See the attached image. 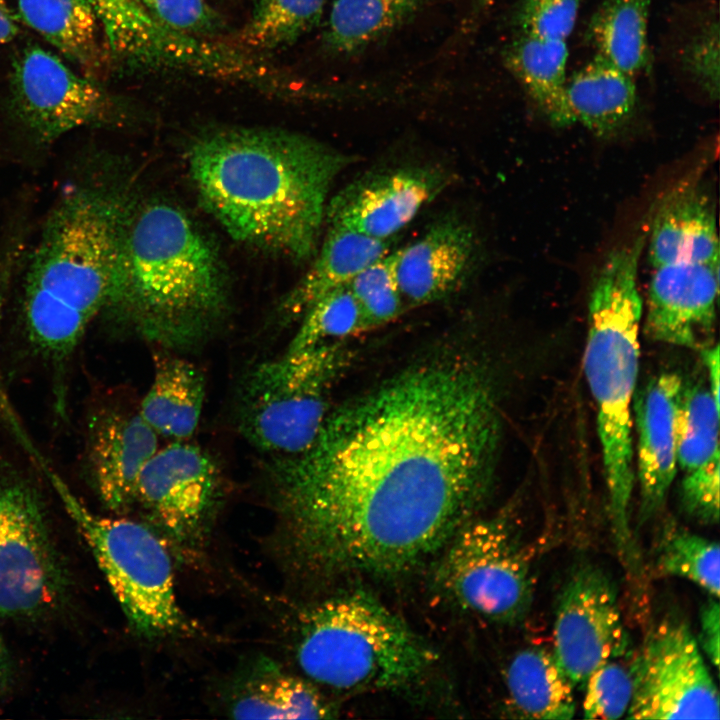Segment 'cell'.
<instances>
[{
  "mask_svg": "<svg viewBox=\"0 0 720 720\" xmlns=\"http://www.w3.org/2000/svg\"><path fill=\"white\" fill-rule=\"evenodd\" d=\"M493 387L478 367L411 368L329 413L269 478L298 567L394 576L442 549L491 492L501 442Z\"/></svg>",
  "mask_w": 720,
  "mask_h": 720,
  "instance_id": "1",
  "label": "cell"
},
{
  "mask_svg": "<svg viewBox=\"0 0 720 720\" xmlns=\"http://www.w3.org/2000/svg\"><path fill=\"white\" fill-rule=\"evenodd\" d=\"M352 161L312 137L273 128L210 130L189 151L201 202L226 232L296 261L316 254L329 191Z\"/></svg>",
  "mask_w": 720,
  "mask_h": 720,
  "instance_id": "2",
  "label": "cell"
},
{
  "mask_svg": "<svg viewBox=\"0 0 720 720\" xmlns=\"http://www.w3.org/2000/svg\"><path fill=\"white\" fill-rule=\"evenodd\" d=\"M128 208L95 180L69 185L45 220L24 281L27 337L45 358L66 360L106 308Z\"/></svg>",
  "mask_w": 720,
  "mask_h": 720,
  "instance_id": "3",
  "label": "cell"
},
{
  "mask_svg": "<svg viewBox=\"0 0 720 720\" xmlns=\"http://www.w3.org/2000/svg\"><path fill=\"white\" fill-rule=\"evenodd\" d=\"M226 307L218 257L184 212L166 203L128 211L106 308L175 350L208 336Z\"/></svg>",
  "mask_w": 720,
  "mask_h": 720,
  "instance_id": "4",
  "label": "cell"
},
{
  "mask_svg": "<svg viewBox=\"0 0 720 720\" xmlns=\"http://www.w3.org/2000/svg\"><path fill=\"white\" fill-rule=\"evenodd\" d=\"M645 234L613 249L593 283L583 369L597 409L611 530L625 569L641 563L630 527L634 486L632 401L639 369L643 311L637 272Z\"/></svg>",
  "mask_w": 720,
  "mask_h": 720,
  "instance_id": "5",
  "label": "cell"
},
{
  "mask_svg": "<svg viewBox=\"0 0 720 720\" xmlns=\"http://www.w3.org/2000/svg\"><path fill=\"white\" fill-rule=\"evenodd\" d=\"M435 658L405 623L361 592L329 598L301 615L297 662L309 678L334 689L402 688Z\"/></svg>",
  "mask_w": 720,
  "mask_h": 720,
  "instance_id": "6",
  "label": "cell"
},
{
  "mask_svg": "<svg viewBox=\"0 0 720 720\" xmlns=\"http://www.w3.org/2000/svg\"><path fill=\"white\" fill-rule=\"evenodd\" d=\"M49 476L130 626L148 638L193 632L177 600L170 555L158 535L140 522L93 513L57 475Z\"/></svg>",
  "mask_w": 720,
  "mask_h": 720,
  "instance_id": "7",
  "label": "cell"
},
{
  "mask_svg": "<svg viewBox=\"0 0 720 720\" xmlns=\"http://www.w3.org/2000/svg\"><path fill=\"white\" fill-rule=\"evenodd\" d=\"M338 343L288 350L245 376L237 422L249 443L275 456H294L314 442L329 415L331 386L344 365Z\"/></svg>",
  "mask_w": 720,
  "mask_h": 720,
  "instance_id": "8",
  "label": "cell"
},
{
  "mask_svg": "<svg viewBox=\"0 0 720 720\" xmlns=\"http://www.w3.org/2000/svg\"><path fill=\"white\" fill-rule=\"evenodd\" d=\"M443 548L435 583L451 602L496 622L526 616L535 589L533 550L511 518H472Z\"/></svg>",
  "mask_w": 720,
  "mask_h": 720,
  "instance_id": "9",
  "label": "cell"
},
{
  "mask_svg": "<svg viewBox=\"0 0 720 720\" xmlns=\"http://www.w3.org/2000/svg\"><path fill=\"white\" fill-rule=\"evenodd\" d=\"M629 672L633 693L627 718H719L717 687L684 621L667 618L654 626Z\"/></svg>",
  "mask_w": 720,
  "mask_h": 720,
  "instance_id": "10",
  "label": "cell"
},
{
  "mask_svg": "<svg viewBox=\"0 0 720 720\" xmlns=\"http://www.w3.org/2000/svg\"><path fill=\"white\" fill-rule=\"evenodd\" d=\"M11 92L18 118L43 144L77 128L106 124L114 116L113 102L93 79L36 44L14 59Z\"/></svg>",
  "mask_w": 720,
  "mask_h": 720,
  "instance_id": "11",
  "label": "cell"
},
{
  "mask_svg": "<svg viewBox=\"0 0 720 720\" xmlns=\"http://www.w3.org/2000/svg\"><path fill=\"white\" fill-rule=\"evenodd\" d=\"M219 491L220 473L212 456L198 445L172 441L145 464L135 502L175 546L189 548L202 540Z\"/></svg>",
  "mask_w": 720,
  "mask_h": 720,
  "instance_id": "12",
  "label": "cell"
},
{
  "mask_svg": "<svg viewBox=\"0 0 720 720\" xmlns=\"http://www.w3.org/2000/svg\"><path fill=\"white\" fill-rule=\"evenodd\" d=\"M553 641L554 657L574 686L622 653L618 592L600 566L583 562L569 573L557 601Z\"/></svg>",
  "mask_w": 720,
  "mask_h": 720,
  "instance_id": "13",
  "label": "cell"
},
{
  "mask_svg": "<svg viewBox=\"0 0 720 720\" xmlns=\"http://www.w3.org/2000/svg\"><path fill=\"white\" fill-rule=\"evenodd\" d=\"M447 184L439 170L398 167L368 172L328 200L325 224L391 240Z\"/></svg>",
  "mask_w": 720,
  "mask_h": 720,
  "instance_id": "14",
  "label": "cell"
},
{
  "mask_svg": "<svg viewBox=\"0 0 720 720\" xmlns=\"http://www.w3.org/2000/svg\"><path fill=\"white\" fill-rule=\"evenodd\" d=\"M64 578L33 491L0 522V618L49 608Z\"/></svg>",
  "mask_w": 720,
  "mask_h": 720,
  "instance_id": "15",
  "label": "cell"
},
{
  "mask_svg": "<svg viewBox=\"0 0 720 720\" xmlns=\"http://www.w3.org/2000/svg\"><path fill=\"white\" fill-rule=\"evenodd\" d=\"M644 330L658 342L703 349L711 345L719 266L676 262L653 267Z\"/></svg>",
  "mask_w": 720,
  "mask_h": 720,
  "instance_id": "16",
  "label": "cell"
},
{
  "mask_svg": "<svg viewBox=\"0 0 720 720\" xmlns=\"http://www.w3.org/2000/svg\"><path fill=\"white\" fill-rule=\"evenodd\" d=\"M683 385L677 373L662 372L634 392L639 525L662 509L676 475V413Z\"/></svg>",
  "mask_w": 720,
  "mask_h": 720,
  "instance_id": "17",
  "label": "cell"
},
{
  "mask_svg": "<svg viewBox=\"0 0 720 720\" xmlns=\"http://www.w3.org/2000/svg\"><path fill=\"white\" fill-rule=\"evenodd\" d=\"M478 241L472 226L456 216L433 223L397 249L396 275L406 307L442 300L461 288L474 270Z\"/></svg>",
  "mask_w": 720,
  "mask_h": 720,
  "instance_id": "18",
  "label": "cell"
},
{
  "mask_svg": "<svg viewBox=\"0 0 720 720\" xmlns=\"http://www.w3.org/2000/svg\"><path fill=\"white\" fill-rule=\"evenodd\" d=\"M158 435L139 412L109 411L90 433L89 462L98 494L116 512L135 503L138 478L158 448Z\"/></svg>",
  "mask_w": 720,
  "mask_h": 720,
  "instance_id": "19",
  "label": "cell"
},
{
  "mask_svg": "<svg viewBox=\"0 0 720 720\" xmlns=\"http://www.w3.org/2000/svg\"><path fill=\"white\" fill-rule=\"evenodd\" d=\"M712 198L696 177L681 181L658 203L649 230L652 267L693 262L719 266V238Z\"/></svg>",
  "mask_w": 720,
  "mask_h": 720,
  "instance_id": "20",
  "label": "cell"
},
{
  "mask_svg": "<svg viewBox=\"0 0 720 720\" xmlns=\"http://www.w3.org/2000/svg\"><path fill=\"white\" fill-rule=\"evenodd\" d=\"M393 239L375 240L340 226L327 225L313 263L280 304L287 322L299 321L321 297L348 283L365 266L388 253Z\"/></svg>",
  "mask_w": 720,
  "mask_h": 720,
  "instance_id": "21",
  "label": "cell"
},
{
  "mask_svg": "<svg viewBox=\"0 0 720 720\" xmlns=\"http://www.w3.org/2000/svg\"><path fill=\"white\" fill-rule=\"evenodd\" d=\"M205 387L204 375L192 362L157 353L153 379L138 412L158 436L187 441L199 424Z\"/></svg>",
  "mask_w": 720,
  "mask_h": 720,
  "instance_id": "22",
  "label": "cell"
},
{
  "mask_svg": "<svg viewBox=\"0 0 720 720\" xmlns=\"http://www.w3.org/2000/svg\"><path fill=\"white\" fill-rule=\"evenodd\" d=\"M566 100L572 124L579 123L599 136L612 135L634 113V77L595 55L567 79Z\"/></svg>",
  "mask_w": 720,
  "mask_h": 720,
  "instance_id": "23",
  "label": "cell"
},
{
  "mask_svg": "<svg viewBox=\"0 0 720 720\" xmlns=\"http://www.w3.org/2000/svg\"><path fill=\"white\" fill-rule=\"evenodd\" d=\"M504 59L509 71L552 125H572L566 100V40L521 33L506 48Z\"/></svg>",
  "mask_w": 720,
  "mask_h": 720,
  "instance_id": "24",
  "label": "cell"
},
{
  "mask_svg": "<svg viewBox=\"0 0 720 720\" xmlns=\"http://www.w3.org/2000/svg\"><path fill=\"white\" fill-rule=\"evenodd\" d=\"M230 712L237 719H327L335 709L311 683L264 661L241 684Z\"/></svg>",
  "mask_w": 720,
  "mask_h": 720,
  "instance_id": "25",
  "label": "cell"
},
{
  "mask_svg": "<svg viewBox=\"0 0 720 720\" xmlns=\"http://www.w3.org/2000/svg\"><path fill=\"white\" fill-rule=\"evenodd\" d=\"M18 15L83 75L94 80L103 55L99 22L89 0H18Z\"/></svg>",
  "mask_w": 720,
  "mask_h": 720,
  "instance_id": "26",
  "label": "cell"
},
{
  "mask_svg": "<svg viewBox=\"0 0 720 720\" xmlns=\"http://www.w3.org/2000/svg\"><path fill=\"white\" fill-rule=\"evenodd\" d=\"M505 684L509 705L520 717H574V685L553 652L539 647L518 651L506 669Z\"/></svg>",
  "mask_w": 720,
  "mask_h": 720,
  "instance_id": "27",
  "label": "cell"
},
{
  "mask_svg": "<svg viewBox=\"0 0 720 720\" xmlns=\"http://www.w3.org/2000/svg\"><path fill=\"white\" fill-rule=\"evenodd\" d=\"M650 5L651 0H603L588 23L587 39L596 55L634 78L651 64Z\"/></svg>",
  "mask_w": 720,
  "mask_h": 720,
  "instance_id": "28",
  "label": "cell"
},
{
  "mask_svg": "<svg viewBox=\"0 0 720 720\" xmlns=\"http://www.w3.org/2000/svg\"><path fill=\"white\" fill-rule=\"evenodd\" d=\"M420 0H334L325 41L340 53L359 51L410 16Z\"/></svg>",
  "mask_w": 720,
  "mask_h": 720,
  "instance_id": "29",
  "label": "cell"
},
{
  "mask_svg": "<svg viewBox=\"0 0 720 720\" xmlns=\"http://www.w3.org/2000/svg\"><path fill=\"white\" fill-rule=\"evenodd\" d=\"M719 408L708 387L684 386L676 413V457L683 473L720 462Z\"/></svg>",
  "mask_w": 720,
  "mask_h": 720,
  "instance_id": "30",
  "label": "cell"
},
{
  "mask_svg": "<svg viewBox=\"0 0 720 720\" xmlns=\"http://www.w3.org/2000/svg\"><path fill=\"white\" fill-rule=\"evenodd\" d=\"M324 4L325 0H258L240 40L261 50L291 45L319 22Z\"/></svg>",
  "mask_w": 720,
  "mask_h": 720,
  "instance_id": "31",
  "label": "cell"
},
{
  "mask_svg": "<svg viewBox=\"0 0 720 720\" xmlns=\"http://www.w3.org/2000/svg\"><path fill=\"white\" fill-rule=\"evenodd\" d=\"M719 553L717 542L670 525L659 541L655 566L659 573L685 578L718 598Z\"/></svg>",
  "mask_w": 720,
  "mask_h": 720,
  "instance_id": "32",
  "label": "cell"
},
{
  "mask_svg": "<svg viewBox=\"0 0 720 720\" xmlns=\"http://www.w3.org/2000/svg\"><path fill=\"white\" fill-rule=\"evenodd\" d=\"M299 321L288 350L337 343L363 329L359 305L347 283L321 297Z\"/></svg>",
  "mask_w": 720,
  "mask_h": 720,
  "instance_id": "33",
  "label": "cell"
},
{
  "mask_svg": "<svg viewBox=\"0 0 720 720\" xmlns=\"http://www.w3.org/2000/svg\"><path fill=\"white\" fill-rule=\"evenodd\" d=\"M396 262L397 249L390 250L347 283L359 305L363 329L393 320L406 307L397 282Z\"/></svg>",
  "mask_w": 720,
  "mask_h": 720,
  "instance_id": "34",
  "label": "cell"
},
{
  "mask_svg": "<svg viewBox=\"0 0 720 720\" xmlns=\"http://www.w3.org/2000/svg\"><path fill=\"white\" fill-rule=\"evenodd\" d=\"M584 685V718L618 719L626 714L633 693L629 670L608 661L595 669Z\"/></svg>",
  "mask_w": 720,
  "mask_h": 720,
  "instance_id": "35",
  "label": "cell"
},
{
  "mask_svg": "<svg viewBox=\"0 0 720 720\" xmlns=\"http://www.w3.org/2000/svg\"><path fill=\"white\" fill-rule=\"evenodd\" d=\"M681 64L688 76L711 99L719 95V24L709 17L683 46Z\"/></svg>",
  "mask_w": 720,
  "mask_h": 720,
  "instance_id": "36",
  "label": "cell"
},
{
  "mask_svg": "<svg viewBox=\"0 0 720 720\" xmlns=\"http://www.w3.org/2000/svg\"><path fill=\"white\" fill-rule=\"evenodd\" d=\"M164 26L190 36L216 34L224 22L205 0H138Z\"/></svg>",
  "mask_w": 720,
  "mask_h": 720,
  "instance_id": "37",
  "label": "cell"
},
{
  "mask_svg": "<svg viewBox=\"0 0 720 720\" xmlns=\"http://www.w3.org/2000/svg\"><path fill=\"white\" fill-rule=\"evenodd\" d=\"M582 0H521L517 24L521 33L566 40L572 33Z\"/></svg>",
  "mask_w": 720,
  "mask_h": 720,
  "instance_id": "38",
  "label": "cell"
},
{
  "mask_svg": "<svg viewBox=\"0 0 720 720\" xmlns=\"http://www.w3.org/2000/svg\"><path fill=\"white\" fill-rule=\"evenodd\" d=\"M719 472L720 462L683 475L682 507L702 524L713 525L719 520Z\"/></svg>",
  "mask_w": 720,
  "mask_h": 720,
  "instance_id": "39",
  "label": "cell"
},
{
  "mask_svg": "<svg viewBox=\"0 0 720 720\" xmlns=\"http://www.w3.org/2000/svg\"><path fill=\"white\" fill-rule=\"evenodd\" d=\"M719 604L716 599L709 600L700 613V644L710 662L718 669L719 665Z\"/></svg>",
  "mask_w": 720,
  "mask_h": 720,
  "instance_id": "40",
  "label": "cell"
},
{
  "mask_svg": "<svg viewBox=\"0 0 720 720\" xmlns=\"http://www.w3.org/2000/svg\"><path fill=\"white\" fill-rule=\"evenodd\" d=\"M31 492L23 482L0 477V522Z\"/></svg>",
  "mask_w": 720,
  "mask_h": 720,
  "instance_id": "41",
  "label": "cell"
},
{
  "mask_svg": "<svg viewBox=\"0 0 720 720\" xmlns=\"http://www.w3.org/2000/svg\"><path fill=\"white\" fill-rule=\"evenodd\" d=\"M704 365L707 369L709 390L717 403H719V375L720 360L718 345H709L701 349ZM720 404V403H719Z\"/></svg>",
  "mask_w": 720,
  "mask_h": 720,
  "instance_id": "42",
  "label": "cell"
},
{
  "mask_svg": "<svg viewBox=\"0 0 720 720\" xmlns=\"http://www.w3.org/2000/svg\"><path fill=\"white\" fill-rule=\"evenodd\" d=\"M17 32L15 18L8 8L6 0H0V45L11 41Z\"/></svg>",
  "mask_w": 720,
  "mask_h": 720,
  "instance_id": "43",
  "label": "cell"
},
{
  "mask_svg": "<svg viewBox=\"0 0 720 720\" xmlns=\"http://www.w3.org/2000/svg\"><path fill=\"white\" fill-rule=\"evenodd\" d=\"M12 673L11 658L0 634V692L6 688Z\"/></svg>",
  "mask_w": 720,
  "mask_h": 720,
  "instance_id": "44",
  "label": "cell"
},
{
  "mask_svg": "<svg viewBox=\"0 0 720 720\" xmlns=\"http://www.w3.org/2000/svg\"><path fill=\"white\" fill-rule=\"evenodd\" d=\"M496 0H478V3L483 7L492 5Z\"/></svg>",
  "mask_w": 720,
  "mask_h": 720,
  "instance_id": "45",
  "label": "cell"
}]
</instances>
